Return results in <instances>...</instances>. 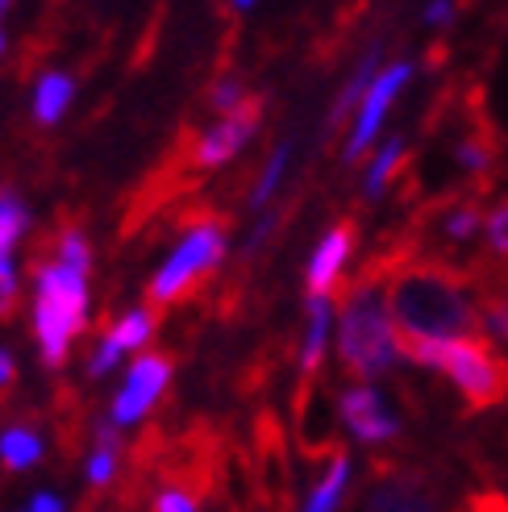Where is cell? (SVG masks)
<instances>
[{
    "instance_id": "cell-1",
    "label": "cell",
    "mask_w": 508,
    "mask_h": 512,
    "mask_svg": "<svg viewBox=\"0 0 508 512\" xmlns=\"http://www.w3.org/2000/svg\"><path fill=\"white\" fill-rule=\"evenodd\" d=\"M379 271L388 292V317L396 321V338L413 342H492L488 321L467 267L417 254L413 238L396 225L367 259Z\"/></svg>"
},
{
    "instance_id": "cell-2",
    "label": "cell",
    "mask_w": 508,
    "mask_h": 512,
    "mask_svg": "<svg viewBox=\"0 0 508 512\" xmlns=\"http://www.w3.org/2000/svg\"><path fill=\"white\" fill-rule=\"evenodd\" d=\"M338 309H342V367L354 379H379L396 363V342L388 325V304H384V279L367 263L354 271L338 288Z\"/></svg>"
},
{
    "instance_id": "cell-3",
    "label": "cell",
    "mask_w": 508,
    "mask_h": 512,
    "mask_svg": "<svg viewBox=\"0 0 508 512\" xmlns=\"http://www.w3.org/2000/svg\"><path fill=\"white\" fill-rule=\"evenodd\" d=\"M396 354L409 358L417 367L446 371L454 388L463 396V413H492V408L508 404V354L492 342H413L396 338Z\"/></svg>"
},
{
    "instance_id": "cell-4",
    "label": "cell",
    "mask_w": 508,
    "mask_h": 512,
    "mask_svg": "<svg viewBox=\"0 0 508 512\" xmlns=\"http://www.w3.org/2000/svg\"><path fill=\"white\" fill-rule=\"evenodd\" d=\"M171 221L184 229V242L175 246L163 271L150 279L146 288L150 309H171V304L196 296L205 279H213V271L225 259V229H230L234 217L213 209V204H192V209H175Z\"/></svg>"
},
{
    "instance_id": "cell-5",
    "label": "cell",
    "mask_w": 508,
    "mask_h": 512,
    "mask_svg": "<svg viewBox=\"0 0 508 512\" xmlns=\"http://www.w3.org/2000/svg\"><path fill=\"white\" fill-rule=\"evenodd\" d=\"M38 304H34V334L46 367H63L71 338L88 325V284L80 271L63 263H38Z\"/></svg>"
},
{
    "instance_id": "cell-6",
    "label": "cell",
    "mask_w": 508,
    "mask_h": 512,
    "mask_svg": "<svg viewBox=\"0 0 508 512\" xmlns=\"http://www.w3.org/2000/svg\"><path fill=\"white\" fill-rule=\"evenodd\" d=\"M354 512H454L446 508V475L413 458L375 454Z\"/></svg>"
},
{
    "instance_id": "cell-7",
    "label": "cell",
    "mask_w": 508,
    "mask_h": 512,
    "mask_svg": "<svg viewBox=\"0 0 508 512\" xmlns=\"http://www.w3.org/2000/svg\"><path fill=\"white\" fill-rule=\"evenodd\" d=\"M263 109H267V96L263 92H250L230 117H221L213 125V130H205V134H192L188 130L180 138V146H184V159H188L192 175H205V171H213L221 163H230L238 150L250 142V134L263 125Z\"/></svg>"
},
{
    "instance_id": "cell-8",
    "label": "cell",
    "mask_w": 508,
    "mask_h": 512,
    "mask_svg": "<svg viewBox=\"0 0 508 512\" xmlns=\"http://www.w3.org/2000/svg\"><path fill=\"white\" fill-rule=\"evenodd\" d=\"M338 421L350 433L354 442H367V446H384L392 438H400V421L392 417V408L384 404L375 388H350L338 400Z\"/></svg>"
},
{
    "instance_id": "cell-9",
    "label": "cell",
    "mask_w": 508,
    "mask_h": 512,
    "mask_svg": "<svg viewBox=\"0 0 508 512\" xmlns=\"http://www.w3.org/2000/svg\"><path fill=\"white\" fill-rule=\"evenodd\" d=\"M409 75H413L409 63H396V67H388V71H379V80L371 84V92H367V100H363L359 125H354L350 138H346V163H350V167L371 150L379 125H384V117H388V109H392V100L400 96V88L409 84Z\"/></svg>"
},
{
    "instance_id": "cell-10",
    "label": "cell",
    "mask_w": 508,
    "mask_h": 512,
    "mask_svg": "<svg viewBox=\"0 0 508 512\" xmlns=\"http://www.w3.org/2000/svg\"><path fill=\"white\" fill-rule=\"evenodd\" d=\"M167 379H171V354H142L130 367V375H125V388L113 400V421L130 425V421L146 417L150 404L163 396Z\"/></svg>"
},
{
    "instance_id": "cell-11",
    "label": "cell",
    "mask_w": 508,
    "mask_h": 512,
    "mask_svg": "<svg viewBox=\"0 0 508 512\" xmlns=\"http://www.w3.org/2000/svg\"><path fill=\"white\" fill-rule=\"evenodd\" d=\"M354 242H359V217H342L325 234V242L317 246L313 263H309V275H304V284H309V300H325V292L338 284V271L346 267Z\"/></svg>"
},
{
    "instance_id": "cell-12",
    "label": "cell",
    "mask_w": 508,
    "mask_h": 512,
    "mask_svg": "<svg viewBox=\"0 0 508 512\" xmlns=\"http://www.w3.org/2000/svg\"><path fill=\"white\" fill-rule=\"evenodd\" d=\"M384 38L379 42H371L367 46V55L359 59V67H354V75L346 80V88L338 92V100L329 105V117H325V142H334L338 138V130H342V121L350 117V109H354V100H359L363 92H371V84H375V71H379V59H384Z\"/></svg>"
},
{
    "instance_id": "cell-13",
    "label": "cell",
    "mask_w": 508,
    "mask_h": 512,
    "mask_svg": "<svg viewBox=\"0 0 508 512\" xmlns=\"http://www.w3.org/2000/svg\"><path fill=\"white\" fill-rule=\"evenodd\" d=\"M346 479H350V454H338L334 463H329L325 479L317 483V492H313V500H309V508H304V512H334L342 492H346Z\"/></svg>"
},
{
    "instance_id": "cell-14",
    "label": "cell",
    "mask_w": 508,
    "mask_h": 512,
    "mask_svg": "<svg viewBox=\"0 0 508 512\" xmlns=\"http://www.w3.org/2000/svg\"><path fill=\"white\" fill-rule=\"evenodd\" d=\"M67 105H71V80H67V75H42L38 96H34V113H38V121H42V125L59 121Z\"/></svg>"
},
{
    "instance_id": "cell-15",
    "label": "cell",
    "mask_w": 508,
    "mask_h": 512,
    "mask_svg": "<svg viewBox=\"0 0 508 512\" xmlns=\"http://www.w3.org/2000/svg\"><path fill=\"white\" fill-rule=\"evenodd\" d=\"M0 458H5L9 471H25V467H34L42 458V442L34 438L30 429H9L5 438H0Z\"/></svg>"
},
{
    "instance_id": "cell-16",
    "label": "cell",
    "mask_w": 508,
    "mask_h": 512,
    "mask_svg": "<svg viewBox=\"0 0 508 512\" xmlns=\"http://www.w3.org/2000/svg\"><path fill=\"white\" fill-rule=\"evenodd\" d=\"M25 225H30V213H25V204L17 196H0V263L9 259V250L17 246V238L25 234Z\"/></svg>"
},
{
    "instance_id": "cell-17",
    "label": "cell",
    "mask_w": 508,
    "mask_h": 512,
    "mask_svg": "<svg viewBox=\"0 0 508 512\" xmlns=\"http://www.w3.org/2000/svg\"><path fill=\"white\" fill-rule=\"evenodd\" d=\"M150 334H155V317L138 309V313H125V317L113 325L109 342H113L117 350H138V346H146V342H150Z\"/></svg>"
},
{
    "instance_id": "cell-18",
    "label": "cell",
    "mask_w": 508,
    "mask_h": 512,
    "mask_svg": "<svg viewBox=\"0 0 508 512\" xmlns=\"http://www.w3.org/2000/svg\"><path fill=\"white\" fill-rule=\"evenodd\" d=\"M55 263H63V267H71V271L88 275V267H92L88 238H84V234H80V229H75V225H67L63 234L55 238Z\"/></svg>"
},
{
    "instance_id": "cell-19",
    "label": "cell",
    "mask_w": 508,
    "mask_h": 512,
    "mask_svg": "<svg viewBox=\"0 0 508 512\" xmlns=\"http://www.w3.org/2000/svg\"><path fill=\"white\" fill-rule=\"evenodd\" d=\"M284 167H288V142H279V146L271 150V159H267L263 175H259V184H254V196H250V204H254V209H259V204H267V200H271V192L279 188V175H284Z\"/></svg>"
},
{
    "instance_id": "cell-20",
    "label": "cell",
    "mask_w": 508,
    "mask_h": 512,
    "mask_svg": "<svg viewBox=\"0 0 508 512\" xmlns=\"http://www.w3.org/2000/svg\"><path fill=\"white\" fill-rule=\"evenodd\" d=\"M488 254L508 259V196L488 209Z\"/></svg>"
},
{
    "instance_id": "cell-21",
    "label": "cell",
    "mask_w": 508,
    "mask_h": 512,
    "mask_svg": "<svg viewBox=\"0 0 508 512\" xmlns=\"http://www.w3.org/2000/svg\"><path fill=\"white\" fill-rule=\"evenodd\" d=\"M13 309H17V271L5 259V263H0V317H9Z\"/></svg>"
},
{
    "instance_id": "cell-22",
    "label": "cell",
    "mask_w": 508,
    "mask_h": 512,
    "mask_svg": "<svg viewBox=\"0 0 508 512\" xmlns=\"http://www.w3.org/2000/svg\"><path fill=\"white\" fill-rule=\"evenodd\" d=\"M150 508H155V512H200L196 500H192L188 492H175V488H163Z\"/></svg>"
},
{
    "instance_id": "cell-23",
    "label": "cell",
    "mask_w": 508,
    "mask_h": 512,
    "mask_svg": "<svg viewBox=\"0 0 508 512\" xmlns=\"http://www.w3.org/2000/svg\"><path fill=\"white\" fill-rule=\"evenodd\" d=\"M117 358H121V350L105 338V342H100V350L92 354V363H88V375H109L113 367H117Z\"/></svg>"
},
{
    "instance_id": "cell-24",
    "label": "cell",
    "mask_w": 508,
    "mask_h": 512,
    "mask_svg": "<svg viewBox=\"0 0 508 512\" xmlns=\"http://www.w3.org/2000/svg\"><path fill=\"white\" fill-rule=\"evenodd\" d=\"M13 379H17V367H13V358L0 350V392H9L13 388Z\"/></svg>"
},
{
    "instance_id": "cell-25",
    "label": "cell",
    "mask_w": 508,
    "mask_h": 512,
    "mask_svg": "<svg viewBox=\"0 0 508 512\" xmlns=\"http://www.w3.org/2000/svg\"><path fill=\"white\" fill-rule=\"evenodd\" d=\"M450 17H454V9H450V5H434V9H425V21H429V25H446Z\"/></svg>"
},
{
    "instance_id": "cell-26",
    "label": "cell",
    "mask_w": 508,
    "mask_h": 512,
    "mask_svg": "<svg viewBox=\"0 0 508 512\" xmlns=\"http://www.w3.org/2000/svg\"><path fill=\"white\" fill-rule=\"evenodd\" d=\"M30 512H63V504H59L55 496H46V492H42V496H34V504H30Z\"/></svg>"
},
{
    "instance_id": "cell-27",
    "label": "cell",
    "mask_w": 508,
    "mask_h": 512,
    "mask_svg": "<svg viewBox=\"0 0 508 512\" xmlns=\"http://www.w3.org/2000/svg\"><path fill=\"white\" fill-rule=\"evenodd\" d=\"M0 50H5V38H0Z\"/></svg>"
},
{
    "instance_id": "cell-28",
    "label": "cell",
    "mask_w": 508,
    "mask_h": 512,
    "mask_svg": "<svg viewBox=\"0 0 508 512\" xmlns=\"http://www.w3.org/2000/svg\"><path fill=\"white\" fill-rule=\"evenodd\" d=\"M5 9H9V5H0V13H5Z\"/></svg>"
}]
</instances>
